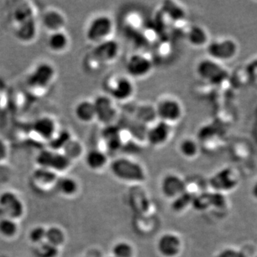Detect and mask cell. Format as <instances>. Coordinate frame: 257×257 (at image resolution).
Segmentation results:
<instances>
[{
  "mask_svg": "<svg viewBox=\"0 0 257 257\" xmlns=\"http://www.w3.org/2000/svg\"><path fill=\"white\" fill-rule=\"evenodd\" d=\"M105 94L116 103H126L136 94V84L134 79L126 74H114L108 76L104 82Z\"/></svg>",
  "mask_w": 257,
  "mask_h": 257,
  "instance_id": "1",
  "label": "cell"
},
{
  "mask_svg": "<svg viewBox=\"0 0 257 257\" xmlns=\"http://www.w3.org/2000/svg\"><path fill=\"white\" fill-rule=\"evenodd\" d=\"M154 104L157 120L174 126L183 119L185 113L183 103L175 96H160Z\"/></svg>",
  "mask_w": 257,
  "mask_h": 257,
  "instance_id": "2",
  "label": "cell"
},
{
  "mask_svg": "<svg viewBox=\"0 0 257 257\" xmlns=\"http://www.w3.org/2000/svg\"><path fill=\"white\" fill-rule=\"evenodd\" d=\"M115 23L110 15L99 14L91 19L85 30L87 41L94 45L113 38Z\"/></svg>",
  "mask_w": 257,
  "mask_h": 257,
  "instance_id": "3",
  "label": "cell"
},
{
  "mask_svg": "<svg viewBox=\"0 0 257 257\" xmlns=\"http://www.w3.org/2000/svg\"><path fill=\"white\" fill-rule=\"evenodd\" d=\"M194 70L201 80L211 85H221L229 78V72L223 64L208 57L198 61Z\"/></svg>",
  "mask_w": 257,
  "mask_h": 257,
  "instance_id": "4",
  "label": "cell"
},
{
  "mask_svg": "<svg viewBox=\"0 0 257 257\" xmlns=\"http://www.w3.org/2000/svg\"><path fill=\"white\" fill-rule=\"evenodd\" d=\"M205 49L208 57L221 64L234 60L239 52L237 42L229 37L211 40Z\"/></svg>",
  "mask_w": 257,
  "mask_h": 257,
  "instance_id": "5",
  "label": "cell"
},
{
  "mask_svg": "<svg viewBox=\"0 0 257 257\" xmlns=\"http://www.w3.org/2000/svg\"><path fill=\"white\" fill-rule=\"evenodd\" d=\"M93 101L95 107L96 121H99L103 126L116 124L119 116L117 103L105 93L98 94Z\"/></svg>",
  "mask_w": 257,
  "mask_h": 257,
  "instance_id": "6",
  "label": "cell"
},
{
  "mask_svg": "<svg viewBox=\"0 0 257 257\" xmlns=\"http://www.w3.org/2000/svg\"><path fill=\"white\" fill-rule=\"evenodd\" d=\"M154 69L155 63L151 57L142 52L131 54L125 62L126 74L134 80L147 78Z\"/></svg>",
  "mask_w": 257,
  "mask_h": 257,
  "instance_id": "7",
  "label": "cell"
},
{
  "mask_svg": "<svg viewBox=\"0 0 257 257\" xmlns=\"http://www.w3.org/2000/svg\"><path fill=\"white\" fill-rule=\"evenodd\" d=\"M110 168L111 172L122 180L143 182L146 177L143 167L135 161L126 157H119L113 161Z\"/></svg>",
  "mask_w": 257,
  "mask_h": 257,
  "instance_id": "8",
  "label": "cell"
},
{
  "mask_svg": "<svg viewBox=\"0 0 257 257\" xmlns=\"http://www.w3.org/2000/svg\"><path fill=\"white\" fill-rule=\"evenodd\" d=\"M56 74L54 66L49 62H40L28 75V84L34 89H45L53 82Z\"/></svg>",
  "mask_w": 257,
  "mask_h": 257,
  "instance_id": "9",
  "label": "cell"
},
{
  "mask_svg": "<svg viewBox=\"0 0 257 257\" xmlns=\"http://www.w3.org/2000/svg\"><path fill=\"white\" fill-rule=\"evenodd\" d=\"M121 46L119 42L111 38L94 45L92 55L98 63L106 65L116 62L119 58Z\"/></svg>",
  "mask_w": 257,
  "mask_h": 257,
  "instance_id": "10",
  "label": "cell"
},
{
  "mask_svg": "<svg viewBox=\"0 0 257 257\" xmlns=\"http://www.w3.org/2000/svg\"><path fill=\"white\" fill-rule=\"evenodd\" d=\"M173 126L157 120L147 126L145 133V140L153 147H161L168 143L172 138Z\"/></svg>",
  "mask_w": 257,
  "mask_h": 257,
  "instance_id": "11",
  "label": "cell"
},
{
  "mask_svg": "<svg viewBox=\"0 0 257 257\" xmlns=\"http://www.w3.org/2000/svg\"><path fill=\"white\" fill-rule=\"evenodd\" d=\"M37 162L42 168L63 171L68 168L70 165L71 160L63 153L44 151L37 157Z\"/></svg>",
  "mask_w": 257,
  "mask_h": 257,
  "instance_id": "12",
  "label": "cell"
},
{
  "mask_svg": "<svg viewBox=\"0 0 257 257\" xmlns=\"http://www.w3.org/2000/svg\"><path fill=\"white\" fill-rule=\"evenodd\" d=\"M0 211L6 217L18 219L23 215V204L14 193L5 192L0 196Z\"/></svg>",
  "mask_w": 257,
  "mask_h": 257,
  "instance_id": "13",
  "label": "cell"
},
{
  "mask_svg": "<svg viewBox=\"0 0 257 257\" xmlns=\"http://www.w3.org/2000/svg\"><path fill=\"white\" fill-rule=\"evenodd\" d=\"M33 132L42 140L50 141L57 133V125L55 119L43 116L35 120L32 124Z\"/></svg>",
  "mask_w": 257,
  "mask_h": 257,
  "instance_id": "14",
  "label": "cell"
},
{
  "mask_svg": "<svg viewBox=\"0 0 257 257\" xmlns=\"http://www.w3.org/2000/svg\"><path fill=\"white\" fill-rule=\"evenodd\" d=\"M186 40L194 48L206 47L211 40L207 29L199 24L189 27L186 33Z\"/></svg>",
  "mask_w": 257,
  "mask_h": 257,
  "instance_id": "15",
  "label": "cell"
},
{
  "mask_svg": "<svg viewBox=\"0 0 257 257\" xmlns=\"http://www.w3.org/2000/svg\"><path fill=\"white\" fill-rule=\"evenodd\" d=\"M76 119L82 124H91L96 121V111L93 99H84L79 101L74 108Z\"/></svg>",
  "mask_w": 257,
  "mask_h": 257,
  "instance_id": "16",
  "label": "cell"
},
{
  "mask_svg": "<svg viewBox=\"0 0 257 257\" xmlns=\"http://www.w3.org/2000/svg\"><path fill=\"white\" fill-rule=\"evenodd\" d=\"M42 23L47 31L52 32L62 31L66 25V18L63 13L57 10H49L44 13Z\"/></svg>",
  "mask_w": 257,
  "mask_h": 257,
  "instance_id": "17",
  "label": "cell"
},
{
  "mask_svg": "<svg viewBox=\"0 0 257 257\" xmlns=\"http://www.w3.org/2000/svg\"><path fill=\"white\" fill-rule=\"evenodd\" d=\"M161 254L166 257H173L178 254L181 248V241L175 234H167L160 238L157 244Z\"/></svg>",
  "mask_w": 257,
  "mask_h": 257,
  "instance_id": "18",
  "label": "cell"
},
{
  "mask_svg": "<svg viewBox=\"0 0 257 257\" xmlns=\"http://www.w3.org/2000/svg\"><path fill=\"white\" fill-rule=\"evenodd\" d=\"M162 192L167 197L176 198L185 192V184L178 176H166L162 183Z\"/></svg>",
  "mask_w": 257,
  "mask_h": 257,
  "instance_id": "19",
  "label": "cell"
},
{
  "mask_svg": "<svg viewBox=\"0 0 257 257\" xmlns=\"http://www.w3.org/2000/svg\"><path fill=\"white\" fill-rule=\"evenodd\" d=\"M102 132V138L109 150L116 152L122 147L121 130L116 124L104 126V131Z\"/></svg>",
  "mask_w": 257,
  "mask_h": 257,
  "instance_id": "20",
  "label": "cell"
},
{
  "mask_svg": "<svg viewBox=\"0 0 257 257\" xmlns=\"http://www.w3.org/2000/svg\"><path fill=\"white\" fill-rule=\"evenodd\" d=\"M70 43L69 35L65 32H52L47 39V47L51 52L62 53L68 49Z\"/></svg>",
  "mask_w": 257,
  "mask_h": 257,
  "instance_id": "21",
  "label": "cell"
},
{
  "mask_svg": "<svg viewBox=\"0 0 257 257\" xmlns=\"http://www.w3.org/2000/svg\"><path fill=\"white\" fill-rule=\"evenodd\" d=\"M15 34L20 41L29 42L33 40L37 35V25L34 18L17 23Z\"/></svg>",
  "mask_w": 257,
  "mask_h": 257,
  "instance_id": "22",
  "label": "cell"
},
{
  "mask_svg": "<svg viewBox=\"0 0 257 257\" xmlns=\"http://www.w3.org/2000/svg\"><path fill=\"white\" fill-rule=\"evenodd\" d=\"M135 118L141 124L147 126L157 120L155 104L143 103L137 106L135 111Z\"/></svg>",
  "mask_w": 257,
  "mask_h": 257,
  "instance_id": "23",
  "label": "cell"
},
{
  "mask_svg": "<svg viewBox=\"0 0 257 257\" xmlns=\"http://www.w3.org/2000/svg\"><path fill=\"white\" fill-rule=\"evenodd\" d=\"M107 156L104 152L93 149L88 152L85 157L86 164L92 170H100L107 163Z\"/></svg>",
  "mask_w": 257,
  "mask_h": 257,
  "instance_id": "24",
  "label": "cell"
},
{
  "mask_svg": "<svg viewBox=\"0 0 257 257\" xmlns=\"http://www.w3.org/2000/svg\"><path fill=\"white\" fill-rule=\"evenodd\" d=\"M179 151L186 158H194L199 153V143L194 138H184L179 144Z\"/></svg>",
  "mask_w": 257,
  "mask_h": 257,
  "instance_id": "25",
  "label": "cell"
},
{
  "mask_svg": "<svg viewBox=\"0 0 257 257\" xmlns=\"http://www.w3.org/2000/svg\"><path fill=\"white\" fill-rule=\"evenodd\" d=\"M211 184L214 188L227 190L234 187L235 181L231 178V172L225 170L216 174L211 179Z\"/></svg>",
  "mask_w": 257,
  "mask_h": 257,
  "instance_id": "26",
  "label": "cell"
},
{
  "mask_svg": "<svg viewBox=\"0 0 257 257\" xmlns=\"http://www.w3.org/2000/svg\"><path fill=\"white\" fill-rule=\"evenodd\" d=\"M64 155L68 157L69 160L77 158L82 153V146L77 140L71 139L63 147Z\"/></svg>",
  "mask_w": 257,
  "mask_h": 257,
  "instance_id": "27",
  "label": "cell"
},
{
  "mask_svg": "<svg viewBox=\"0 0 257 257\" xmlns=\"http://www.w3.org/2000/svg\"><path fill=\"white\" fill-rule=\"evenodd\" d=\"M64 241V232L60 228L51 227L50 229H46L45 241H47V242L58 247L59 246L63 243Z\"/></svg>",
  "mask_w": 257,
  "mask_h": 257,
  "instance_id": "28",
  "label": "cell"
},
{
  "mask_svg": "<svg viewBox=\"0 0 257 257\" xmlns=\"http://www.w3.org/2000/svg\"><path fill=\"white\" fill-rule=\"evenodd\" d=\"M37 257H56L58 254V247L47 241L39 243L35 249Z\"/></svg>",
  "mask_w": 257,
  "mask_h": 257,
  "instance_id": "29",
  "label": "cell"
},
{
  "mask_svg": "<svg viewBox=\"0 0 257 257\" xmlns=\"http://www.w3.org/2000/svg\"><path fill=\"white\" fill-rule=\"evenodd\" d=\"M59 190L64 194L72 195L77 190V184L73 179L64 177L59 180L57 183Z\"/></svg>",
  "mask_w": 257,
  "mask_h": 257,
  "instance_id": "30",
  "label": "cell"
},
{
  "mask_svg": "<svg viewBox=\"0 0 257 257\" xmlns=\"http://www.w3.org/2000/svg\"><path fill=\"white\" fill-rule=\"evenodd\" d=\"M18 226L14 220L6 217L0 220V234L7 237H11L16 234Z\"/></svg>",
  "mask_w": 257,
  "mask_h": 257,
  "instance_id": "31",
  "label": "cell"
},
{
  "mask_svg": "<svg viewBox=\"0 0 257 257\" xmlns=\"http://www.w3.org/2000/svg\"><path fill=\"white\" fill-rule=\"evenodd\" d=\"M112 253L114 257H132L133 255V248L127 243L119 242L114 245Z\"/></svg>",
  "mask_w": 257,
  "mask_h": 257,
  "instance_id": "32",
  "label": "cell"
},
{
  "mask_svg": "<svg viewBox=\"0 0 257 257\" xmlns=\"http://www.w3.org/2000/svg\"><path fill=\"white\" fill-rule=\"evenodd\" d=\"M193 199H194V197H192V194L185 191L175 198V200L174 201L172 206L175 210L180 211L187 207L189 204L192 202Z\"/></svg>",
  "mask_w": 257,
  "mask_h": 257,
  "instance_id": "33",
  "label": "cell"
},
{
  "mask_svg": "<svg viewBox=\"0 0 257 257\" xmlns=\"http://www.w3.org/2000/svg\"><path fill=\"white\" fill-rule=\"evenodd\" d=\"M35 177L37 181L42 183H50L55 181L56 175L53 171L42 167L40 170L36 171Z\"/></svg>",
  "mask_w": 257,
  "mask_h": 257,
  "instance_id": "34",
  "label": "cell"
},
{
  "mask_svg": "<svg viewBox=\"0 0 257 257\" xmlns=\"http://www.w3.org/2000/svg\"><path fill=\"white\" fill-rule=\"evenodd\" d=\"M14 18L16 23H19L34 18L31 9L28 7L24 6L17 10L15 13Z\"/></svg>",
  "mask_w": 257,
  "mask_h": 257,
  "instance_id": "35",
  "label": "cell"
},
{
  "mask_svg": "<svg viewBox=\"0 0 257 257\" xmlns=\"http://www.w3.org/2000/svg\"><path fill=\"white\" fill-rule=\"evenodd\" d=\"M45 236H46V229L42 226H37L32 230L30 234V239L32 242L39 244L45 241Z\"/></svg>",
  "mask_w": 257,
  "mask_h": 257,
  "instance_id": "36",
  "label": "cell"
},
{
  "mask_svg": "<svg viewBox=\"0 0 257 257\" xmlns=\"http://www.w3.org/2000/svg\"><path fill=\"white\" fill-rule=\"evenodd\" d=\"M250 82L257 84V60H253L246 67Z\"/></svg>",
  "mask_w": 257,
  "mask_h": 257,
  "instance_id": "37",
  "label": "cell"
},
{
  "mask_svg": "<svg viewBox=\"0 0 257 257\" xmlns=\"http://www.w3.org/2000/svg\"><path fill=\"white\" fill-rule=\"evenodd\" d=\"M219 257H245L242 253L232 249H226L219 255Z\"/></svg>",
  "mask_w": 257,
  "mask_h": 257,
  "instance_id": "38",
  "label": "cell"
},
{
  "mask_svg": "<svg viewBox=\"0 0 257 257\" xmlns=\"http://www.w3.org/2000/svg\"><path fill=\"white\" fill-rule=\"evenodd\" d=\"M7 155H8V148H7L6 144L0 139V162L6 158Z\"/></svg>",
  "mask_w": 257,
  "mask_h": 257,
  "instance_id": "39",
  "label": "cell"
},
{
  "mask_svg": "<svg viewBox=\"0 0 257 257\" xmlns=\"http://www.w3.org/2000/svg\"><path fill=\"white\" fill-rule=\"evenodd\" d=\"M253 195L257 198V183L256 184V185L254 186V187H253Z\"/></svg>",
  "mask_w": 257,
  "mask_h": 257,
  "instance_id": "40",
  "label": "cell"
}]
</instances>
